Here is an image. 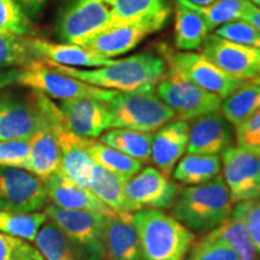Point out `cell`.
I'll list each match as a JSON object with an SVG mask.
<instances>
[{
    "instance_id": "obj_43",
    "label": "cell",
    "mask_w": 260,
    "mask_h": 260,
    "mask_svg": "<svg viewBox=\"0 0 260 260\" xmlns=\"http://www.w3.org/2000/svg\"><path fill=\"white\" fill-rule=\"evenodd\" d=\"M243 21L249 22V23H251L252 25H254V27L258 29L260 32V9H258L256 6L252 4L251 6H249L248 11H247Z\"/></svg>"
},
{
    "instance_id": "obj_16",
    "label": "cell",
    "mask_w": 260,
    "mask_h": 260,
    "mask_svg": "<svg viewBox=\"0 0 260 260\" xmlns=\"http://www.w3.org/2000/svg\"><path fill=\"white\" fill-rule=\"evenodd\" d=\"M59 109L63 123L81 138L95 139L112 128V116L106 103L92 98L61 100Z\"/></svg>"
},
{
    "instance_id": "obj_41",
    "label": "cell",
    "mask_w": 260,
    "mask_h": 260,
    "mask_svg": "<svg viewBox=\"0 0 260 260\" xmlns=\"http://www.w3.org/2000/svg\"><path fill=\"white\" fill-rule=\"evenodd\" d=\"M30 243L0 232V260H16Z\"/></svg>"
},
{
    "instance_id": "obj_42",
    "label": "cell",
    "mask_w": 260,
    "mask_h": 260,
    "mask_svg": "<svg viewBox=\"0 0 260 260\" xmlns=\"http://www.w3.org/2000/svg\"><path fill=\"white\" fill-rule=\"evenodd\" d=\"M29 17H34L44 8L46 0H16Z\"/></svg>"
},
{
    "instance_id": "obj_47",
    "label": "cell",
    "mask_w": 260,
    "mask_h": 260,
    "mask_svg": "<svg viewBox=\"0 0 260 260\" xmlns=\"http://www.w3.org/2000/svg\"><path fill=\"white\" fill-rule=\"evenodd\" d=\"M256 80H259V81H260V79H256Z\"/></svg>"
},
{
    "instance_id": "obj_26",
    "label": "cell",
    "mask_w": 260,
    "mask_h": 260,
    "mask_svg": "<svg viewBox=\"0 0 260 260\" xmlns=\"http://www.w3.org/2000/svg\"><path fill=\"white\" fill-rule=\"evenodd\" d=\"M126 182L128 181L124 178L117 176L116 174L96 164L89 189L115 213H133L124 191Z\"/></svg>"
},
{
    "instance_id": "obj_33",
    "label": "cell",
    "mask_w": 260,
    "mask_h": 260,
    "mask_svg": "<svg viewBox=\"0 0 260 260\" xmlns=\"http://www.w3.org/2000/svg\"><path fill=\"white\" fill-rule=\"evenodd\" d=\"M40 59L30 47L29 37L0 31V70L24 68Z\"/></svg>"
},
{
    "instance_id": "obj_14",
    "label": "cell",
    "mask_w": 260,
    "mask_h": 260,
    "mask_svg": "<svg viewBox=\"0 0 260 260\" xmlns=\"http://www.w3.org/2000/svg\"><path fill=\"white\" fill-rule=\"evenodd\" d=\"M201 53L214 65L236 79H260V48L235 44L216 34L206 38Z\"/></svg>"
},
{
    "instance_id": "obj_19",
    "label": "cell",
    "mask_w": 260,
    "mask_h": 260,
    "mask_svg": "<svg viewBox=\"0 0 260 260\" xmlns=\"http://www.w3.org/2000/svg\"><path fill=\"white\" fill-rule=\"evenodd\" d=\"M48 199L54 206L65 210L92 211L111 216L115 212L109 209L102 200L98 199L88 188H83L64 176L61 172H56L44 181Z\"/></svg>"
},
{
    "instance_id": "obj_29",
    "label": "cell",
    "mask_w": 260,
    "mask_h": 260,
    "mask_svg": "<svg viewBox=\"0 0 260 260\" xmlns=\"http://www.w3.org/2000/svg\"><path fill=\"white\" fill-rule=\"evenodd\" d=\"M86 149L95 164L113 172L117 176H121L125 181L134 177L144 165V162L94 139H86Z\"/></svg>"
},
{
    "instance_id": "obj_30",
    "label": "cell",
    "mask_w": 260,
    "mask_h": 260,
    "mask_svg": "<svg viewBox=\"0 0 260 260\" xmlns=\"http://www.w3.org/2000/svg\"><path fill=\"white\" fill-rule=\"evenodd\" d=\"M203 16L210 31L216 30L219 25L245 18L252 3L249 0H216L209 5H193L183 0H177Z\"/></svg>"
},
{
    "instance_id": "obj_9",
    "label": "cell",
    "mask_w": 260,
    "mask_h": 260,
    "mask_svg": "<svg viewBox=\"0 0 260 260\" xmlns=\"http://www.w3.org/2000/svg\"><path fill=\"white\" fill-rule=\"evenodd\" d=\"M155 90L159 99L170 107L178 119L189 122L220 111V98L170 70L159 81Z\"/></svg>"
},
{
    "instance_id": "obj_40",
    "label": "cell",
    "mask_w": 260,
    "mask_h": 260,
    "mask_svg": "<svg viewBox=\"0 0 260 260\" xmlns=\"http://www.w3.org/2000/svg\"><path fill=\"white\" fill-rule=\"evenodd\" d=\"M235 140L239 147L260 154V109L247 121L235 126Z\"/></svg>"
},
{
    "instance_id": "obj_8",
    "label": "cell",
    "mask_w": 260,
    "mask_h": 260,
    "mask_svg": "<svg viewBox=\"0 0 260 260\" xmlns=\"http://www.w3.org/2000/svg\"><path fill=\"white\" fill-rule=\"evenodd\" d=\"M169 17L170 9L149 17L113 24L92 35L80 46L107 58L122 56L138 47L148 35L161 30Z\"/></svg>"
},
{
    "instance_id": "obj_10",
    "label": "cell",
    "mask_w": 260,
    "mask_h": 260,
    "mask_svg": "<svg viewBox=\"0 0 260 260\" xmlns=\"http://www.w3.org/2000/svg\"><path fill=\"white\" fill-rule=\"evenodd\" d=\"M46 123L34 92L24 96L0 90V141L30 139Z\"/></svg>"
},
{
    "instance_id": "obj_7",
    "label": "cell",
    "mask_w": 260,
    "mask_h": 260,
    "mask_svg": "<svg viewBox=\"0 0 260 260\" xmlns=\"http://www.w3.org/2000/svg\"><path fill=\"white\" fill-rule=\"evenodd\" d=\"M45 211L48 219L69 237L87 260H106L107 216L92 211L65 210L54 205L46 206Z\"/></svg>"
},
{
    "instance_id": "obj_21",
    "label": "cell",
    "mask_w": 260,
    "mask_h": 260,
    "mask_svg": "<svg viewBox=\"0 0 260 260\" xmlns=\"http://www.w3.org/2000/svg\"><path fill=\"white\" fill-rule=\"evenodd\" d=\"M105 255L106 260H144L133 213L107 216Z\"/></svg>"
},
{
    "instance_id": "obj_18",
    "label": "cell",
    "mask_w": 260,
    "mask_h": 260,
    "mask_svg": "<svg viewBox=\"0 0 260 260\" xmlns=\"http://www.w3.org/2000/svg\"><path fill=\"white\" fill-rule=\"evenodd\" d=\"M189 122L172 119L153 135L151 145V161L165 176H170L175 164L187 151Z\"/></svg>"
},
{
    "instance_id": "obj_34",
    "label": "cell",
    "mask_w": 260,
    "mask_h": 260,
    "mask_svg": "<svg viewBox=\"0 0 260 260\" xmlns=\"http://www.w3.org/2000/svg\"><path fill=\"white\" fill-rule=\"evenodd\" d=\"M111 9L115 24L149 17L167 11L168 0H104Z\"/></svg>"
},
{
    "instance_id": "obj_13",
    "label": "cell",
    "mask_w": 260,
    "mask_h": 260,
    "mask_svg": "<svg viewBox=\"0 0 260 260\" xmlns=\"http://www.w3.org/2000/svg\"><path fill=\"white\" fill-rule=\"evenodd\" d=\"M222 164L234 204L260 199V154L232 146L222 153Z\"/></svg>"
},
{
    "instance_id": "obj_23",
    "label": "cell",
    "mask_w": 260,
    "mask_h": 260,
    "mask_svg": "<svg viewBox=\"0 0 260 260\" xmlns=\"http://www.w3.org/2000/svg\"><path fill=\"white\" fill-rule=\"evenodd\" d=\"M203 16L176 0L175 8V46L178 51L194 52L203 47L210 35Z\"/></svg>"
},
{
    "instance_id": "obj_27",
    "label": "cell",
    "mask_w": 260,
    "mask_h": 260,
    "mask_svg": "<svg viewBox=\"0 0 260 260\" xmlns=\"http://www.w3.org/2000/svg\"><path fill=\"white\" fill-rule=\"evenodd\" d=\"M34 242L45 260H87L69 237L50 219L41 226Z\"/></svg>"
},
{
    "instance_id": "obj_2",
    "label": "cell",
    "mask_w": 260,
    "mask_h": 260,
    "mask_svg": "<svg viewBox=\"0 0 260 260\" xmlns=\"http://www.w3.org/2000/svg\"><path fill=\"white\" fill-rule=\"evenodd\" d=\"M234 203L222 175L199 186L180 188L171 216L190 232L207 234L229 218Z\"/></svg>"
},
{
    "instance_id": "obj_15",
    "label": "cell",
    "mask_w": 260,
    "mask_h": 260,
    "mask_svg": "<svg viewBox=\"0 0 260 260\" xmlns=\"http://www.w3.org/2000/svg\"><path fill=\"white\" fill-rule=\"evenodd\" d=\"M124 191L133 212L145 209H170L180 187L158 169H141L125 183Z\"/></svg>"
},
{
    "instance_id": "obj_31",
    "label": "cell",
    "mask_w": 260,
    "mask_h": 260,
    "mask_svg": "<svg viewBox=\"0 0 260 260\" xmlns=\"http://www.w3.org/2000/svg\"><path fill=\"white\" fill-rule=\"evenodd\" d=\"M207 234L229 243L239 254L240 260L259 259L251 236H249L248 229H247L246 222L242 217L232 213L229 218H226L220 225Z\"/></svg>"
},
{
    "instance_id": "obj_32",
    "label": "cell",
    "mask_w": 260,
    "mask_h": 260,
    "mask_svg": "<svg viewBox=\"0 0 260 260\" xmlns=\"http://www.w3.org/2000/svg\"><path fill=\"white\" fill-rule=\"evenodd\" d=\"M48 220L42 212H12L0 210V232L23 241L34 242L41 226Z\"/></svg>"
},
{
    "instance_id": "obj_12",
    "label": "cell",
    "mask_w": 260,
    "mask_h": 260,
    "mask_svg": "<svg viewBox=\"0 0 260 260\" xmlns=\"http://www.w3.org/2000/svg\"><path fill=\"white\" fill-rule=\"evenodd\" d=\"M44 181L18 168L0 167V210L39 212L47 206Z\"/></svg>"
},
{
    "instance_id": "obj_45",
    "label": "cell",
    "mask_w": 260,
    "mask_h": 260,
    "mask_svg": "<svg viewBox=\"0 0 260 260\" xmlns=\"http://www.w3.org/2000/svg\"><path fill=\"white\" fill-rule=\"evenodd\" d=\"M183 2H187L189 3V4H193V5H209L211 3L216 2V0H183Z\"/></svg>"
},
{
    "instance_id": "obj_46",
    "label": "cell",
    "mask_w": 260,
    "mask_h": 260,
    "mask_svg": "<svg viewBox=\"0 0 260 260\" xmlns=\"http://www.w3.org/2000/svg\"><path fill=\"white\" fill-rule=\"evenodd\" d=\"M249 2H251L254 6H256V8L260 9V0H249Z\"/></svg>"
},
{
    "instance_id": "obj_28",
    "label": "cell",
    "mask_w": 260,
    "mask_h": 260,
    "mask_svg": "<svg viewBox=\"0 0 260 260\" xmlns=\"http://www.w3.org/2000/svg\"><path fill=\"white\" fill-rule=\"evenodd\" d=\"M152 139H153L152 133L113 128L111 130H106L104 134L100 135L99 141L136 159V160L148 162L151 160Z\"/></svg>"
},
{
    "instance_id": "obj_38",
    "label": "cell",
    "mask_w": 260,
    "mask_h": 260,
    "mask_svg": "<svg viewBox=\"0 0 260 260\" xmlns=\"http://www.w3.org/2000/svg\"><path fill=\"white\" fill-rule=\"evenodd\" d=\"M30 148V139L0 141V167L24 169Z\"/></svg>"
},
{
    "instance_id": "obj_4",
    "label": "cell",
    "mask_w": 260,
    "mask_h": 260,
    "mask_svg": "<svg viewBox=\"0 0 260 260\" xmlns=\"http://www.w3.org/2000/svg\"><path fill=\"white\" fill-rule=\"evenodd\" d=\"M9 86L28 87L35 92L60 100L92 98L107 103L117 94V90L99 88L67 76L52 69L44 60L24 68L0 70V89Z\"/></svg>"
},
{
    "instance_id": "obj_22",
    "label": "cell",
    "mask_w": 260,
    "mask_h": 260,
    "mask_svg": "<svg viewBox=\"0 0 260 260\" xmlns=\"http://www.w3.org/2000/svg\"><path fill=\"white\" fill-rule=\"evenodd\" d=\"M30 154L23 170L31 172L42 181L47 180L56 172H59L61 161L60 147L56 133L48 123V119L46 124L30 138Z\"/></svg>"
},
{
    "instance_id": "obj_17",
    "label": "cell",
    "mask_w": 260,
    "mask_h": 260,
    "mask_svg": "<svg viewBox=\"0 0 260 260\" xmlns=\"http://www.w3.org/2000/svg\"><path fill=\"white\" fill-rule=\"evenodd\" d=\"M234 138L233 125L220 111L209 113L194 119L189 125L187 152L189 154L219 155L232 147Z\"/></svg>"
},
{
    "instance_id": "obj_25",
    "label": "cell",
    "mask_w": 260,
    "mask_h": 260,
    "mask_svg": "<svg viewBox=\"0 0 260 260\" xmlns=\"http://www.w3.org/2000/svg\"><path fill=\"white\" fill-rule=\"evenodd\" d=\"M222 169L219 155L189 154L182 157L172 170V177L184 186H199L218 176Z\"/></svg>"
},
{
    "instance_id": "obj_39",
    "label": "cell",
    "mask_w": 260,
    "mask_h": 260,
    "mask_svg": "<svg viewBox=\"0 0 260 260\" xmlns=\"http://www.w3.org/2000/svg\"><path fill=\"white\" fill-rule=\"evenodd\" d=\"M232 213L245 219L249 236L260 259V199L236 204Z\"/></svg>"
},
{
    "instance_id": "obj_1",
    "label": "cell",
    "mask_w": 260,
    "mask_h": 260,
    "mask_svg": "<svg viewBox=\"0 0 260 260\" xmlns=\"http://www.w3.org/2000/svg\"><path fill=\"white\" fill-rule=\"evenodd\" d=\"M45 63L52 69L84 83L124 93L153 92L168 71L162 58L152 52H140L128 58L115 59L113 63L96 69H79L48 61Z\"/></svg>"
},
{
    "instance_id": "obj_44",
    "label": "cell",
    "mask_w": 260,
    "mask_h": 260,
    "mask_svg": "<svg viewBox=\"0 0 260 260\" xmlns=\"http://www.w3.org/2000/svg\"><path fill=\"white\" fill-rule=\"evenodd\" d=\"M16 260H45V258L42 256L41 253L39 252L37 247L29 245L28 248L25 249V251Z\"/></svg>"
},
{
    "instance_id": "obj_3",
    "label": "cell",
    "mask_w": 260,
    "mask_h": 260,
    "mask_svg": "<svg viewBox=\"0 0 260 260\" xmlns=\"http://www.w3.org/2000/svg\"><path fill=\"white\" fill-rule=\"evenodd\" d=\"M133 222L144 260H184L195 241L193 232L162 210L136 211Z\"/></svg>"
},
{
    "instance_id": "obj_37",
    "label": "cell",
    "mask_w": 260,
    "mask_h": 260,
    "mask_svg": "<svg viewBox=\"0 0 260 260\" xmlns=\"http://www.w3.org/2000/svg\"><path fill=\"white\" fill-rule=\"evenodd\" d=\"M214 34L225 39V40L235 42V44L260 48L259 30L254 25H252L249 22L243 21V19L219 25Z\"/></svg>"
},
{
    "instance_id": "obj_24",
    "label": "cell",
    "mask_w": 260,
    "mask_h": 260,
    "mask_svg": "<svg viewBox=\"0 0 260 260\" xmlns=\"http://www.w3.org/2000/svg\"><path fill=\"white\" fill-rule=\"evenodd\" d=\"M260 109V81H247L220 103V112L234 126L240 125Z\"/></svg>"
},
{
    "instance_id": "obj_36",
    "label": "cell",
    "mask_w": 260,
    "mask_h": 260,
    "mask_svg": "<svg viewBox=\"0 0 260 260\" xmlns=\"http://www.w3.org/2000/svg\"><path fill=\"white\" fill-rule=\"evenodd\" d=\"M0 31L29 37L34 31L30 18L16 0H0Z\"/></svg>"
},
{
    "instance_id": "obj_35",
    "label": "cell",
    "mask_w": 260,
    "mask_h": 260,
    "mask_svg": "<svg viewBox=\"0 0 260 260\" xmlns=\"http://www.w3.org/2000/svg\"><path fill=\"white\" fill-rule=\"evenodd\" d=\"M186 260H240L239 254L229 243L205 234L199 241L193 243Z\"/></svg>"
},
{
    "instance_id": "obj_20",
    "label": "cell",
    "mask_w": 260,
    "mask_h": 260,
    "mask_svg": "<svg viewBox=\"0 0 260 260\" xmlns=\"http://www.w3.org/2000/svg\"><path fill=\"white\" fill-rule=\"evenodd\" d=\"M30 47L40 60L69 68H100L115 61L88 48L75 44H56L38 38H29Z\"/></svg>"
},
{
    "instance_id": "obj_11",
    "label": "cell",
    "mask_w": 260,
    "mask_h": 260,
    "mask_svg": "<svg viewBox=\"0 0 260 260\" xmlns=\"http://www.w3.org/2000/svg\"><path fill=\"white\" fill-rule=\"evenodd\" d=\"M115 24V18L104 0H71L58 23V34L67 44L82 45L98 31Z\"/></svg>"
},
{
    "instance_id": "obj_5",
    "label": "cell",
    "mask_w": 260,
    "mask_h": 260,
    "mask_svg": "<svg viewBox=\"0 0 260 260\" xmlns=\"http://www.w3.org/2000/svg\"><path fill=\"white\" fill-rule=\"evenodd\" d=\"M157 47L159 56L165 61L169 70L186 77L222 100L247 82L219 69L203 53L175 50L164 42Z\"/></svg>"
},
{
    "instance_id": "obj_6",
    "label": "cell",
    "mask_w": 260,
    "mask_h": 260,
    "mask_svg": "<svg viewBox=\"0 0 260 260\" xmlns=\"http://www.w3.org/2000/svg\"><path fill=\"white\" fill-rule=\"evenodd\" d=\"M106 104L112 116V128L153 133L176 117L153 92H117Z\"/></svg>"
}]
</instances>
